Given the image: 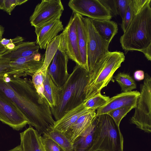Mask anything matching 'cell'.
<instances>
[{"label":"cell","instance_id":"cell-5","mask_svg":"<svg viewBox=\"0 0 151 151\" xmlns=\"http://www.w3.org/2000/svg\"><path fill=\"white\" fill-rule=\"evenodd\" d=\"M124 138L119 126L108 114L96 116L90 151H123Z\"/></svg>","mask_w":151,"mask_h":151},{"label":"cell","instance_id":"cell-27","mask_svg":"<svg viewBox=\"0 0 151 151\" xmlns=\"http://www.w3.org/2000/svg\"><path fill=\"white\" fill-rule=\"evenodd\" d=\"M114 79L119 85L122 92H130L137 88L135 81L128 74L119 73L114 77Z\"/></svg>","mask_w":151,"mask_h":151},{"label":"cell","instance_id":"cell-2","mask_svg":"<svg viewBox=\"0 0 151 151\" xmlns=\"http://www.w3.org/2000/svg\"><path fill=\"white\" fill-rule=\"evenodd\" d=\"M150 0L134 17L120 39L125 54L137 51L151 60V7Z\"/></svg>","mask_w":151,"mask_h":151},{"label":"cell","instance_id":"cell-20","mask_svg":"<svg viewBox=\"0 0 151 151\" xmlns=\"http://www.w3.org/2000/svg\"><path fill=\"white\" fill-rule=\"evenodd\" d=\"M36 43V42H22L17 44L13 49L8 50L1 56L11 61L31 56L39 52L40 47Z\"/></svg>","mask_w":151,"mask_h":151},{"label":"cell","instance_id":"cell-31","mask_svg":"<svg viewBox=\"0 0 151 151\" xmlns=\"http://www.w3.org/2000/svg\"><path fill=\"white\" fill-rule=\"evenodd\" d=\"M41 139L45 151H65L62 147L51 139L41 136Z\"/></svg>","mask_w":151,"mask_h":151},{"label":"cell","instance_id":"cell-29","mask_svg":"<svg viewBox=\"0 0 151 151\" xmlns=\"http://www.w3.org/2000/svg\"><path fill=\"white\" fill-rule=\"evenodd\" d=\"M47 69L42 66L32 77V82L37 92L43 99L44 83Z\"/></svg>","mask_w":151,"mask_h":151},{"label":"cell","instance_id":"cell-39","mask_svg":"<svg viewBox=\"0 0 151 151\" xmlns=\"http://www.w3.org/2000/svg\"><path fill=\"white\" fill-rule=\"evenodd\" d=\"M7 151H22L20 145L17 146L14 148Z\"/></svg>","mask_w":151,"mask_h":151},{"label":"cell","instance_id":"cell-37","mask_svg":"<svg viewBox=\"0 0 151 151\" xmlns=\"http://www.w3.org/2000/svg\"><path fill=\"white\" fill-rule=\"evenodd\" d=\"M6 47L9 50H10L13 49L15 47V44L13 43H9L6 45Z\"/></svg>","mask_w":151,"mask_h":151},{"label":"cell","instance_id":"cell-17","mask_svg":"<svg viewBox=\"0 0 151 151\" xmlns=\"http://www.w3.org/2000/svg\"><path fill=\"white\" fill-rule=\"evenodd\" d=\"M20 134L22 151H45L41 135L32 126H29Z\"/></svg>","mask_w":151,"mask_h":151},{"label":"cell","instance_id":"cell-35","mask_svg":"<svg viewBox=\"0 0 151 151\" xmlns=\"http://www.w3.org/2000/svg\"><path fill=\"white\" fill-rule=\"evenodd\" d=\"M134 76L135 80L140 81L143 80L145 78L144 72L142 70H137L134 73Z\"/></svg>","mask_w":151,"mask_h":151},{"label":"cell","instance_id":"cell-23","mask_svg":"<svg viewBox=\"0 0 151 151\" xmlns=\"http://www.w3.org/2000/svg\"><path fill=\"white\" fill-rule=\"evenodd\" d=\"M60 88L55 84L47 72L44 83L43 95L44 99L47 102L50 108L57 105Z\"/></svg>","mask_w":151,"mask_h":151},{"label":"cell","instance_id":"cell-40","mask_svg":"<svg viewBox=\"0 0 151 151\" xmlns=\"http://www.w3.org/2000/svg\"><path fill=\"white\" fill-rule=\"evenodd\" d=\"M4 0H0V9L3 10Z\"/></svg>","mask_w":151,"mask_h":151},{"label":"cell","instance_id":"cell-21","mask_svg":"<svg viewBox=\"0 0 151 151\" xmlns=\"http://www.w3.org/2000/svg\"><path fill=\"white\" fill-rule=\"evenodd\" d=\"M90 19L98 34L106 41L110 43L118 32L117 23L109 19Z\"/></svg>","mask_w":151,"mask_h":151},{"label":"cell","instance_id":"cell-32","mask_svg":"<svg viewBox=\"0 0 151 151\" xmlns=\"http://www.w3.org/2000/svg\"><path fill=\"white\" fill-rule=\"evenodd\" d=\"M27 1L28 0H4L3 10L11 15L17 6L21 5Z\"/></svg>","mask_w":151,"mask_h":151},{"label":"cell","instance_id":"cell-3","mask_svg":"<svg viewBox=\"0 0 151 151\" xmlns=\"http://www.w3.org/2000/svg\"><path fill=\"white\" fill-rule=\"evenodd\" d=\"M89 72L76 64L64 84L60 88L58 102L50 108L56 121L84 101V89L88 83Z\"/></svg>","mask_w":151,"mask_h":151},{"label":"cell","instance_id":"cell-28","mask_svg":"<svg viewBox=\"0 0 151 151\" xmlns=\"http://www.w3.org/2000/svg\"><path fill=\"white\" fill-rule=\"evenodd\" d=\"M109 99V96L102 95L101 92L84 101L83 104L85 108L88 109L96 110L105 105Z\"/></svg>","mask_w":151,"mask_h":151},{"label":"cell","instance_id":"cell-30","mask_svg":"<svg viewBox=\"0 0 151 151\" xmlns=\"http://www.w3.org/2000/svg\"><path fill=\"white\" fill-rule=\"evenodd\" d=\"M135 106H125L110 112L108 114L114 120L116 123L119 126L123 119L132 109H134Z\"/></svg>","mask_w":151,"mask_h":151},{"label":"cell","instance_id":"cell-15","mask_svg":"<svg viewBox=\"0 0 151 151\" xmlns=\"http://www.w3.org/2000/svg\"><path fill=\"white\" fill-rule=\"evenodd\" d=\"M140 94V92L137 91H132L122 92L110 98L105 105L97 110L96 116L108 114L112 110L124 106H136Z\"/></svg>","mask_w":151,"mask_h":151},{"label":"cell","instance_id":"cell-33","mask_svg":"<svg viewBox=\"0 0 151 151\" xmlns=\"http://www.w3.org/2000/svg\"><path fill=\"white\" fill-rule=\"evenodd\" d=\"M10 60L1 56L0 57V76L7 74L10 67Z\"/></svg>","mask_w":151,"mask_h":151},{"label":"cell","instance_id":"cell-4","mask_svg":"<svg viewBox=\"0 0 151 151\" xmlns=\"http://www.w3.org/2000/svg\"><path fill=\"white\" fill-rule=\"evenodd\" d=\"M125 60L124 53L118 51H109L100 58L89 72L88 83L84 89V101L101 92L107 86Z\"/></svg>","mask_w":151,"mask_h":151},{"label":"cell","instance_id":"cell-13","mask_svg":"<svg viewBox=\"0 0 151 151\" xmlns=\"http://www.w3.org/2000/svg\"><path fill=\"white\" fill-rule=\"evenodd\" d=\"M0 121L19 130L28 123L15 104L10 100L0 95Z\"/></svg>","mask_w":151,"mask_h":151},{"label":"cell","instance_id":"cell-24","mask_svg":"<svg viewBox=\"0 0 151 151\" xmlns=\"http://www.w3.org/2000/svg\"><path fill=\"white\" fill-rule=\"evenodd\" d=\"M150 0H129L121 28L124 32L134 17Z\"/></svg>","mask_w":151,"mask_h":151},{"label":"cell","instance_id":"cell-22","mask_svg":"<svg viewBox=\"0 0 151 151\" xmlns=\"http://www.w3.org/2000/svg\"><path fill=\"white\" fill-rule=\"evenodd\" d=\"M95 119L96 118L91 124L75 140L73 144V151H90L93 142Z\"/></svg>","mask_w":151,"mask_h":151},{"label":"cell","instance_id":"cell-26","mask_svg":"<svg viewBox=\"0 0 151 151\" xmlns=\"http://www.w3.org/2000/svg\"><path fill=\"white\" fill-rule=\"evenodd\" d=\"M129 0H102V2L115 16L120 15L123 19L124 17Z\"/></svg>","mask_w":151,"mask_h":151},{"label":"cell","instance_id":"cell-18","mask_svg":"<svg viewBox=\"0 0 151 151\" xmlns=\"http://www.w3.org/2000/svg\"><path fill=\"white\" fill-rule=\"evenodd\" d=\"M92 110L85 108L83 103L67 112L59 120L55 121L52 127L64 134L80 116Z\"/></svg>","mask_w":151,"mask_h":151},{"label":"cell","instance_id":"cell-25","mask_svg":"<svg viewBox=\"0 0 151 151\" xmlns=\"http://www.w3.org/2000/svg\"><path fill=\"white\" fill-rule=\"evenodd\" d=\"M42 137L52 139L62 147L65 151H73V144L60 132L50 128L42 134Z\"/></svg>","mask_w":151,"mask_h":151},{"label":"cell","instance_id":"cell-34","mask_svg":"<svg viewBox=\"0 0 151 151\" xmlns=\"http://www.w3.org/2000/svg\"><path fill=\"white\" fill-rule=\"evenodd\" d=\"M24 40V39L23 37L17 36L12 39H8L4 38H2L0 41V43L2 45L5 46L9 43L18 44L23 42Z\"/></svg>","mask_w":151,"mask_h":151},{"label":"cell","instance_id":"cell-16","mask_svg":"<svg viewBox=\"0 0 151 151\" xmlns=\"http://www.w3.org/2000/svg\"><path fill=\"white\" fill-rule=\"evenodd\" d=\"M96 116V110H92L80 116L69 128L64 135L73 144L90 125Z\"/></svg>","mask_w":151,"mask_h":151},{"label":"cell","instance_id":"cell-10","mask_svg":"<svg viewBox=\"0 0 151 151\" xmlns=\"http://www.w3.org/2000/svg\"><path fill=\"white\" fill-rule=\"evenodd\" d=\"M45 57V55L38 52L10 61V67L6 74L9 76L32 77L43 65Z\"/></svg>","mask_w":151,"mask_h":151},{"label":"cell","instance_id":"cell-36","mask_svg":"<svg viewBox=\"0 0 151 151\" xmlns=\"http://www.w3.org/2000/svg\"><path fill=\"white\" fill-rule=\"evenodd\" d=\"M8 50L5 46L2 45L0 43V57Z\"/></svg>","mask_w":151,"mask_h":151},{"label":"cell","instance_id":"cell-38","mask_svg":"<svg viewBox=\"0 0 151 151\" xmlns=\"http://www.w3.org/2000/svg\"><path fill=\"white\" fill-rule=\"evenodd\" d=\"M4 31V27L1 25H0V41L2 39Z\"/></svg>","mask_w":151,"mask_h":151},{"label":"cell","instance_id":"cell-14","mask_svg":"<svg viewBox=\"0 0 151 151\" xmlns=\"http://www.w3.org/2000/svg\"><path fill=\"white\" fill-rule=\"evenodd\" d=\"M35 28L37 36L36 43L41 49H45L49 43L64 29L60 18L53 19Z\"/></svg>","mask_w":151,"mask_h":151},{"label":"cell","instance_id":"cell-41","mask_svg":"<svg viewBox=\"0 0 151 151\" xmlns=\"http://www.w3.org/2000/svg\"></svg>","mask_w":151,"mask_h":151},{"label":"cell","instance_id":"cell-9","mask_svg":"<svg viewBox=\"0 0 151 151\" xmlns=\"http://www.w3.org/2000/svg\"><path fill=\"white\" fill-rule=\"evenodd\" d=\"M68 5L73 13L90 19L110 20L112 17L110 11L100 0H70Z\"/></svg>","mask_w":151,"mask_h":151},{"label":"cell","instance_id":"cell-19","mask_svg":"<svg viewBox=\"0 0 151 151\" xmlns=\"http://www.w3.org/2000/svg\"><path fill=\"white\" fill-rule=\"evenodd\" d=\"M75 14L81 67L89 72L87 58V35L83 17L78 14Z\"/></svg>","mask_w":151,"mask_h":151},{"label":"cell","instance_id":"cell-8","mask_svg":"<svg viewBox=\"0 0 151 151\" xmlns=\"http://www.w3.org/2000/svg\"><path fill=\"white\" fill-rule=\"evenodd\" d=\"M64 10L60 0H42L36 6L29 18L31 25L39 27L53 19L60 18Z\"/></svg>","mask_w":151,"mask_h":151},{"label":"cell","instance_id":"cell-11","mask_svg":"<svg viewBox=\"0 0 151 151\" xmlns=\"http://www.w3.org/2000/svg\"><path fill=\"white\" fill-rule=\"evenodd\" d=\"M64 50L60 39L52 63L47 70L52 80L59 88L64 84L69 75L67 68L69 58Z\"/></svg>","mask_w":151,"mask_h":151},{"label":"cell","instance_id":"cell-1","mask_svg":"<svg viewBox=\"0 0 151 151\" xmlns=\"http://www.w3.org/2000/svg\"><path fill=\"white\" fill-rule=\"evenodd\" d=\"M3 76H0V95L15 104L30 126L41 135L52 127L55 121L50 107L37 92L32 80L11 76L6 82Z\"/></svg>","mask_w":151,"mask_h":151},{"label":"cell","instance_id":"cell-12","mask_svg":"<svg viewBox=\"0 0 151 151\" xmlns=\"http://www.w3.org/2000/svg\"><path fill=\"white\" fill-rule=\"evenodd\" d=\"M61 34V40L68 58L81 67L75 14L71 16Z\"/></svg>","mask_w":151,"mask_h":151},{"label":"cell","instance_id":"cell-7","mask_svg":"<svg viewBox=\"0 0 151 151\" xmlns=\"http://www.w3.org/2000/svg\"><path fill=\"white\" fill-rule=\"evenodd\" d=\"M83 19L87 35V58L89 72L100 58L109 51L110 43L98 34L89 18L83 17Z\"/></svg>","mask_w":151,"mask_h":151},{"label":"cell","instance_id":"cell-6","mask_svg":"<svg viewBox=\"0 0 151 151\" xmlns=\"http://www.w3.org/2000/svg\"><path fill=\"white\" fill-rule=\"evenodd\" d=\"M140 94L137 101L131 124L148 133L151 132V78L145 74L143 83L140 86Z\"/></svg>","mask_w":151,"mask_h":151}]
</instances>
